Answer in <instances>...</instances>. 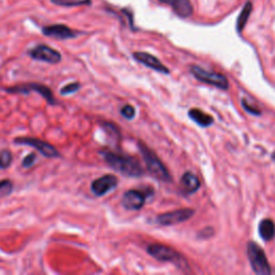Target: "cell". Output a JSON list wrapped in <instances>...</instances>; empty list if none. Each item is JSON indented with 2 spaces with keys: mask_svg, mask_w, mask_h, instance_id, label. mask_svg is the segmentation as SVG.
<instances>
[{
  "mask_svg": "<svg viewBox=\"0 0 275 275\" xmlns=\"http://www.w3.org/2000/svg\"><path fill=\"white\" fill-rule=\"evenodd\" d=\"M118 185V179L113 174L103 175L99 179H96L90 185V191L95 196L102 197L108 192H112Z\"/></svg>",
  "mask_w": 275,
  "mask_h": 275,
  "instance_id": "10",
  "label": "cell"
},
{
  "mask_svg": "<svg viewBox=\"0 0 275 275\" xmlns=\"http://www.w3.org/2000/svg\"><path fill=\"white\" fill-rule=\"evenodd\" d=\"M133 56L138 62H140V64H142L143 66L152 69L154 71H157L159 73H164V74L170 73L169 69L165 67L163 62L157 58V57H155L150 53H146V52H135Z\"/></svg>",
  "mask_w": 275,
  "mask_h": 275,
  "instance_id": "12",
  "label": "cell"
},
{
  "mask_svg": "<svg viewBox=\"0 0 275 275\" xmlns=\"http://www.w3.org/2000/svg\"><path fill=\"white\" fill-rule=\"evenodd\" d=\"M158 1L170 5L174 13L182 19H186L192 14L193 9L191 0H158Z\"/></svg>",
  "mask_w": 275,
  "mask_h": 275,
  "instance_id": "14",
  "label": "cell"
},
{
  "mask_svg": "<svg viewBox=\"0 0 275 275\" xmlns=\"http://www.w3.org/2000/svg\"><path fill=\"white\" fill-rule=\"evenodd\" d=\"M28 55L34 60L48 62V64H58L61 61V54L59 52L45 44L36 45L28 51Z\"/></svg>",
  "mask_w": 275,
  "mask_h": 275,
  "instance_id": "8",
  "label": "cell"
},
{
  "mask_svg": "<svg viewBox=\"0 0 275 275\" xmlns=\"http://www.w3.org/2000/svg\"><path fill=\"white\" fill-rule=\"evenodd\" d=\"M189 70H191L192 76L200 82L215 86V87L222 89V90H227L229 88V81H228V79L223 76V74L206 71L203 68L199 67V66H194V65L191 66V69H189Z\"/></svg>",
  "mask_w": 275,
  "mask_h": 275,
  "instance_id": "5",
  "label": "cell"
},
{
  "mask_svg": "<svg viewBox=\"0 0 275 275\" xmlns=\"http://www.w3.org/2000/svg\"><path fill=\"white\" fill-rule=\"evenodd\" d=\"M200 186H201V183H200L198 176L192 173V172H185V173L182 175L180 181V187L182 193L185 194V196L194 193L200 188Z\"/></svg>",
  "mask_w": 275,
  "mask_h": 275,
  "instance_id": "15",
  "label": "cell"
},
{
  "mask_svg": "<svg viewBox=\"0 0 275 275\" xmlns=\"http://www.w3.org/2000/svg\"><path fill=\"white\" fill-rule=\"evenodd\" d=\"M251 10H253V4H251L250 1H248L241 11V13L238 16V20H237V30L238 32H242L244 27L246 25V23H248L250 13H251Z\"/></svg>",
  "mask_w": 275,
  "mask_h": 275,
  "instance_id": "18",
  "label": "cell"
},
{
  "mask_svg": "<svg viewBox=\"0 0 275 275\" xmlns=\"http://www.w3.org/2000/svg\"><path fill=\"white\" fill-rule=\"evenodd\" d=\"M193 214H194V210L192 209H187V208L180 209V210L171 211V212H167V213L158 215L156 217V221L162 226H173L192 219Z\"/></svg>",
  "mask_w": 275,
  "mask_h": 275,
  "instance_id": "9",
  "label": "cell"
},
{
  "mask_svg": "<svg viewBox=\"0 0 275 275\" xmlns=\"http://www.w3.org/2000/svg\"><path fill=\"white\" fill-rule=\"evenodd\" d=\"M259 236L263 241H272L275 237V223L272 220L267 219L260 221L258 227Z\"/></svg>",
  "mask_w": 275,
  "mask_h": 275,
  "instance_id": "17",
  "label": "cell"
},
{
  "mask_svg": "<svg viewBox=\"0 0 275 275\" xmlns=\"http://www.w3.org/2000/svg\"><path fill=\"white\" fill-rule=\"evenodd\" d=\"M248 257L250 267L256 274L270 275L272 273L265 251L254 241H249L248 243Z\"/></svg>",
  "mask_w": 275,
  "mask_h": 275,
  "instance_id": "4",
  "label": "cell"
},
{
  "mask_svg": "<svg viewBox=\"0 0 275 275\" xmlns=\"http://www.w3.org/2000/svg\"><path fill=\"white\" fill-rule=\"evenodd\" d=\"M13 162V155L9 150H4L0 153V169L9 168Z\"/></svg>",
  "mask_w": 275,
  "mask_h": 275,
  "instance_id": "20",
  "label": "cell"
},
{
  "mask_svg": "<svg viewBox=\"0 0 275 275\" xmlns=\"http://www.w3.org/2000/svg\"><path fill=\"white\" fill-rule=\"evenodd\" d=\"M103 159L106 160L109 167L118 173L128 177H140L143 175V168L139 160L128 155H120L111 151H101Z\"/></svg>",
  "mask_w": 275,
  "mask_h": 275,
  "instance_id": "1",
  "label": "cell"
},
{
  "mask_svg": "<svg viewBox=\"0 0 275 275\" xmlns=\"http://www.w3.org/2000/svg\"><path fill=\"white\" fill-rule=\"evenodd\" d=\"M13 192V184L10 180L0 181V198L10 196Z\"/></svg>",
  "mask_w": 275,
  "mask_h": 275,
  "instance_id": "21",
  "label": "cell"
},
{
  "mask_svg": "<svg viewBox=\"0 0 275 275\" xmlns=\"http://www.w3.org/2000/svg\"><path fill=\"white\" fill-rule=\"evenodd\" d=\"M147 253L148 255L154 257L155 259L164 262H171L177 268L183 269V270H185V269L188 268V263L185 258L183 257L179 251L170 248V246L154 243L147 246Z\"/></svg>",
  "mask_w": 275,
  "mask_h": 275,
  "instance_id": "3",
  "label": "cell"
},
{
  "mask_svg": "<svg viewBox=\"0 0 275 275\" xmlns=\"http://www.w3.org/2000/svg\"><path fill=\"white\" fill-rule=\"evenodd\" d=\"M188 116L191 117L194 123L204 128L210 127V126L214 124V118L212 117L210 114H206L202 110H200V109H191V110L188 111Z\"/></svg>",
  "mask_w": 275,
  "mask_h": 275,
  "instance_id": "16",
  "label": "cell"
},
{
  "mask_svg": "<svg viewBox=\"0 0 275 275\" xmlns=\"http://www.w3.org/2000/svg\"><path fill=\"white\" fill-rule=\"evenodd\" d=\"M139 145V150L142 154L143 160H144L145 165L147 168V171L150 172L155 179H157L162 182H171L172 177L169 173L168 169L165 168V165L163 164L157 155L155 154L152 150H150L143 142H138Z\"/></svg>",
  "mask_w": 275,
  "mask_h": 275,
  "instance_id": "2",
  "label": "cell"
},
{
  "mask_svg": "<svg viewBox=\"0 0 275 275\" xmlns=\"http://www.w3.org/2000/svg\"><path fill=\"white\" fill-rule=\"evenodd\" d=\"M242 106L245 109V111H248L249 114H253V115H260V114H261L259 109H257L251 105H249V103L246 101L244 98L242 99Z\"/></svg>",
  "mask_w": 275,
  "mask_h": 275,
  "instance_id": "25",
  "label": "cell"
},
{
  "mask_svg": "<svg viewBox=\"0 0 275 275\" xmlns=\"http://www.w3.org/2000/svg\"><path fill=\"white\" fill-rule=\"evenodd\" d=\"M120 115L128 120L134 119L136 116L135 108L130 105H125L122 109H120Z\"/></svg>",
  "mask_w": 275,
  "mask_h": 275,
  "instance_id": "23",
  "label": "cell"
},
{
  "mask_svg": "<svg viewBox=\"0 0 275 275\" xmlns=\"http://www.w3.org/2000/svg\"><path fill=\"white\" fill-rule=\"evenodd\" d=\"M81 88V84L79 82H73V83H69L67 85H65L64 87L60 89V95L62 96H67V95H71L77 93V91Z\"/></svg>",
  "mask_w": 275,
  "mask_h": 275,
  "instance_id": "22",
  "label": "cell"
},
{
  "mask_svg": "<svg viewBox=\"0 0 275 275\" xmlns=\"http://www.w3.org/2000/svg\"><path fill=\"white\" fill-rule=\"evenodd\" d=\"M36 160H37V155L34 154V153H31V154H28L27 156L23 159V167L24 168H30L31 165H33V164L36 163Z\"/></svg>",
  "mask_w": 275,
  "mask_h": 275,
  "instance_id": "24",
  "label": "cell"
},
{
  "mask_svg": "<svg viewBox=\"0 0 275 275\" xmlns=\"http://www.w3.org/2000/svg\"><path fill=\"white\" fill-rule=\"evenodd\" d=\"M51 1L61 7H81V5L91 4V0H51Z\"/></svg>",
  "mask_w": 275,
  "mask_h": 275,
  "instance_id": "19",
  "label": "cell"
},
{
  "mask_svg": "<svg viewBox=\"0 0 275 275\" xmlns=\"http://www.w3.org/2000/svg\"><path fill=\"white\" fill-rule=\"evenodd\" d=\"M272 159H273V160H274V162H275V152H274V153L272 154Z\"/></svg>",
  "mask_w": 275,
  "mask_h": 275,
  "instance_id": "26",
  "label": "cell"
},
{
  "mask_svg": "<svg viewBox=\"0 0 275 275\" xmlns=\"http://www.w3.org/2000/svg\"><path fill=\"white\" fill-rule=\"evenodd\" d=\"M4 90L10 94H25V95L31 93V91H37V93L41 95L43 98L48 101V103H50V105H56V99L54 98L52 90L45 85L39 83L16 85V86H12V87L5 88Z\"/></svg>",
  "mask_w": 275,
  "mask_h": 275,
  "instance_id": "6",
  "label": "cell"
},
{
  "mask_svg": "<svg viewBox=\"0 0 275 275\" xmlns=\"http://www.w3.org/2000/svg\"><path fill=\"white\" fill-rule=\"evenodd\" d=\"M42 33L44 36L57 40L73 39L81 34L80 31L73 30L70 27H68L64 24H54V25L45 26L42 28Z\"/></svg>",
  "mask_w": 275,
  "mask_h": 275,
  "instance_id": "11",
  "label": "cell"
},
{
  "mask_svg": "<svg viewBox=\"0 0 275 275\" xmlns=\"http://www.w3.org/2000/svg\"><path fill=\"white\" fill-rule=\"evenodd\" d=\"M146 201V196L141 191L130 189L123 194L122 204L126 210L129 211H138L141 210L144 206Z\"/></svg>",
  "mask_w": 275,
  "mask_h": 275,
  "instance_id": "13",
  "label": "cell"
},
{
  "mask_svg": "<svg viewBox=\"0 0 275 275\" xmlns=\"http://www.w3.org/2000/svg\"><path fill=\"white\" fill-rule=\"evenodd\" d=\"M15 144L19 145H28L31 146L33 148H36L37 151H39L41 153L44 157L48 158H56V157H60L59 152L56 150V148L50 144V143L39 140L37 138H29V137H19L16 138L14 140Z\"/></svg>",
  "mask_w": 275,
  "mask_h": 275,
  "instance_id": "7",
  "label": "cell"
}]
</instances>
